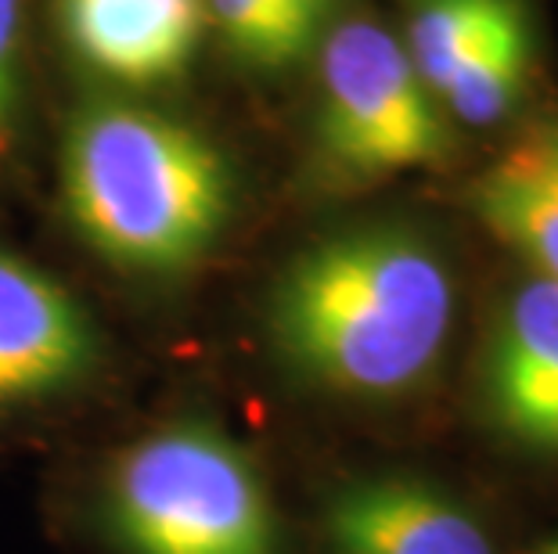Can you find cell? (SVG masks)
I'll return each mask as SVG.
<instances>
[{
    "mask_svg": "<svg viewBox=\"0 0 558 554\" xmlns=\"http://www.w3.org/2000/svg\"><path fill=\"white\" fill-rule=\"evenodd\" d=\"M454 306L447 259L411 227L372 223L314 242L281 270L267 332L300 379L383 404L436 379Z\"/></svg>",
    "mask_w": 558,
    "mask_h": 554,
    "instance_id": "6da1fadb",
    "label": "cell"
},
{
    "mask_svg": "<svg viewBox=\"0 0 558 554\" xmlns=\"http://www.w3.org/2000/svg\"><path fill=\"white\" fill-rule=\"evenodd\" d=\"M213 22L242 62L256 69H284L311 51L314 37L278 0H209Z\"/></svg>",
    "mask_w": 558,
    "mask_h": 554,
    "instance_id": "7c38bea8",
    "label": "cell"
},
{
    "mask_svg": "<svg viewBox=\"0 0 558 554\" xmlns=\"http://www.w3.org/2000/svg\"><path fill=\"white\" fill-rule=\"evenodd\" d=\"M548 554H558V540H555V544L548 547Z\"/></svg>",
    "mask_w": 558,
    "mask_h": 554,
    "instance_id": "9a60e30c",
    "label": "cell"
},
{
    "mask_svg": "<svg viewBox=\"0 0 558 554\" xmlns=\"http://www.w3.org/2000/svg\"><path fill=\"white\" fill-rule=\"evenodd\" d=\"M123 554H278V512L253 454L206 418L130 440L101 490Z\"/></svg>",
    "mask_w": 558,
    "mask_h": 554,
    "instance_id": "3957f363",
    "label": "cell"
},
{
    "mask_svg": "<svg viewBox=\"0 0 558 554\" xmlns=\"http://www.w3.org/2000/svg\"><path fill=\"white\" fill-rule=\"evenodd\" d=\"M101 342L62 281L0 249V415H15L87 385Z\"/></svg>",
    "mask_w": 558,
    "mask_h": 554,
    "instance_id": "5b68a950",
    "label": "cell"
},
{
    "mask_svg": "<svg viewBox=\"0 0 558 554\" xmlns=\"http://www.w3.org/2000/svg\"><path fill=\"white\" fill-rule=\"evenodd\" d=\"M522 11V0H422L403 51L422 84L439 98L450 76Z\"/></svg>",
    "mask_w": 558,
    "mask_h": 554,
    "instance_id": "30bf717a",
    "label": "cell"
},
{
    "mask_svg": "<svg viewBox=\"0 0 558 554\" xmlns=\"http://www.w3.org/2000/svg\"><path fill=\"white\" fill-rule=\"evenodd\" d=\"M472 213L558 285V120L530 126L469 187Z\"/></svg>",
    "mask_w": 558,
    "mask_h": 554,
    "instance_id": "9c48e42d",
    "label": "cell"
},
{
    "mask_svg": "<svg viewBox=\"0 0 558 554\" xmlns=\"http://www.w3.org/2000/svg\"><path fill=\"white\" fill-rule=\"evenodd\" d=\"M494 426L526 451L558 454V285L530 274L505 299L483 357Z\"/></svg>",
    "mask_w": 558,
    "mask_h": 554,
    "instance_id": "8992f818",
    "label": "cell"
},
{
    "mask_svg": "<svg viewBox=\"0 0 558 554\" xmlns=\"http://www.w3.org/2000/svg\"><path fill=\"white\" fill-rule=\"evenodd\" d=\"M278 4L289 11L311 37H317L320 26H325L331 15V8H336V0H278Z\"/></svg>",
    "mask_w": 558,
    "mask_h": 554,
    "instance_id": "5bb4252c",
    "label": "cell"
},
{
    "mask_svg": "<svg viewBox=\"0 0 558 554\" xmlns=\"http://www.w3.org/2000/svg\"><path fill=\"white\" fill-rule=\"evenodd\" d=\"M530 19L522 11L508 26H501L486 40L465 65L450 76V84L439 94V101L469 126H494L501 123L515 101L526 90L530 76Z\"/></svg>",
    "mask_w": 558,
    "mask_h": 554,
    "instance_id": "8fae6325",
    "label": "cell"
},
{
    "mask_svg": "<svg viewBox=\"0 0 558 554\" xmlns=\"http://www.w3.org/2000/svg\"><path fill=\"white\" fill-rule=\"evenodd\" d=\"M62 15L83 62L126 87L181 76L206 26L202 0H62Z\"/></svg>",
    "mask_w": 558,
    "mask_h": 554,
    "instance_id": "ba28073f",
    "label": "cell"
},
{
    "mask_svg": "<svg viewBox=\"0 0 558 554\" xmlns=\"http://www.w3.org/2000/svg\"><path fill=\"white\" fill-rule=\"evenodd\" d=\"M325 533L336 554H497L465 504L411 476H375L336 490Z\"/></svg>",
    "mask_w": 558,
    "mask_h": 554,
    "instance_id": "52a82bcc",
    "label": "cell"
},
{
    "mask_svg": "<svg viewBox=\"0 0 558 554\" xmlns=\"http://www.w3.org/2000/svg\"><path fill=\"white\" fill-rule=\"evenodd\" d=\"M320 151L357 181L436 167L450 134L403 44L372 19L336 26L320 54Z\"/></svg>",
    "mask_w": 558,
    "mask_h": 554,
    "instance_id": "277c9868",
    "label": "cell"
},
{
    "mask_svg": "<svg viewBox=\"0 0 558 554\" xmlns=\"http://www.w3.org/2000/svg\"><path fill=\"white\" fill-rule=\"evenodd\" d=\"M62 198L76 231L109 263L177 274L198 263L231 213V170L187 123L101 101L65 134Z\"/></svg>",
    "mask_w": 558,
    "mask_h": 554,
    "instance_id": "7a4b0ae2",
    "label": "cell"
},
{
    "mask_svg": "<svg viewBox=\"0 0 558 554\" xmlns=\"http://www.w3.org/2000/svg\"><path fill=\"white\" fill-rule=\"evenodd\" d=\"M19 101V0H0V134Z\"/></svg>",
    "mask_w": 558,
    "mask_h": 554,
    "instance_id": "4fadbf2b",
    "label": "cell"
}]
</instances>
